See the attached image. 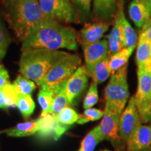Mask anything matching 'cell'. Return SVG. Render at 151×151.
Listing matches in <instances>:
<instances>
[{"label": "cell", "instance_id": "obj_35", "mask_svg": "<svg viewBox=\"0 0 151 151\" xmlns=\"http://www.w3.org/2000/svg\"><path fill=\"white\" fill-rule=\"evenodd\" d=\"M9 75L5 68L0 69V88L9 83Z\"/></svg>", "mask_w": 151, "mask_h": 151}, {"label": "cell", "instance_id": "obj_34", "mask_svg": "<svg viewBox=\"0 0 151 151\" xmlns=\"http://www.w3.org/2000/svg\"><path fill=\"white\" fill-rule=\"evenodd\" d=\"M139 39H144L151 42V20L144 25Z\"/></svg>", "mask_w": 151, "mask_h": 151}, {"label": "cell", "instance_id": "obj_7", "mask_svg": "<svg viewBox=\"0 0 151 151\" xmlns=\"http://www.w3.org/2000/svg\"><path fill=\"white\" fill-rule=\"evenodd\" d=\"M41 10L48 18L56 21L73 22L75 11L70 0H38Z\"/></svg>", "mask_w": 151, "mask_h": 151}, {"label": "cell", "instance_id": "obj_11", "mask_svg": "<svg viewBox=\"0 0 151 151\" xmlns=\"http://www.w3.org/2000/svg\"><path fill=\"white\" fill-rule=\"evenodd\" d=\"M37 120L39 125L37 134L42 139L52 138L57 141L69 128V126L60 123L54 115L50 113L40 116Z\"/></svg>", "mask_w": 151, "mask_h": 151}, {"label": "cell", "instance_id": "obj_16", "mask_svg": "<svg viewBox=\"0 0 151 151\" xmlns=\"http://www.w3.org/2000/svg\"><path fill=\"white\" fill-rule=\"evenodd\" d=\"M128 14L138 29H141L151 20L148 8L142 0H132L128 7Z\"/></svg>", "mask_w": 151, "mask_h": 151}, {"label": "cell", "instance_id": "obj_2", "mask_svg": "<svg viewBox=\"0 0 151 151\" xmlns=\"http://www.w3.org/2000/svg\"><path fill=\"white\" fill-rule=\"evenodd\" d=\"M3 9L9 27L22 42L37 24L50 19L38 0H4Z\"/></svg>", "mask_w": 151, "mask_h": 151}, {"label": "cell", "instance_id": "obj_41", "mask_svg": "<svg viewBox=\"0 0 151 151\" xmlns=\"http://www.w3.org/2000/svg\"><path fill=\"white\" fill-rule=\"evenodd\" d=\"M143 151H149L148 150H143Z\"/></svg>", "mask_w": 151, "mask_h": 151}, {"label": "cell", "instance_id": "obj_1", "mask_svg": "<svg viewBox=\"0 0 151 151\" xmlns=\"http://www.w3.org/2000/svg\"><path fill=\"white\" fill-rule=\"evenodd\" d=\"M78 47L76 35L71 28L58 21L48 19L37 24L22 41V50L44 48L51 50L68 49L76 50Z\"/></svg>", "mask_w": 151, "mask_h": 151}, {"label": "cell", "instance_id": "obj_22", "mask_svg": "<svg viewBox=\"0 0 151 151\" xmlns=\"http://www.w3.org/2000/svg\"><path fill=\"white\" fill-rule=\"evenodd\" d=\"M104 140L100 133L98 125L88 133L81 142L78 151H94L98 143Z\"/></svg>", "mask_w": 151, "mask_h": 151}, {"label": "cell", "instance_id": "obj_3", "mask_svg": "<svg viewBox=\"0 0 151 151\" xmlns=\"http://www.w3.org/2000/svg\"><path fill=\"white\" fill-rule=\"evenodd\" d=\"M62 52L44 48L24 49L19 62V71L22 76L35 81L39 86Z\"/></svg>", "mask_w": 151, "mask_h": 151}, {"label": "cell", "instance_id": "obj_17", "mask_svg": "<svg viewBox=\"0 0 151 151\" xmlns=\"http://www.w3.org/2000/svg\"><path fill=\"white\" fill-rule=\"evenodd\" d=\"M117 9V0H93V14L97 21L111 20L116 16Z\"/></svg>", "mask_w": 151, "mask_h": 151}, {"label": "cell", "instance_id": "obj_13", "mask_svg": "<svg viewBox=\"0 0 151 151\" xmlns=\"http://www.w3.org/2000/svg\"><path fill=\"white\" fill-rule=\"evenodd\" d=\"M122 5H123L122 1H120V3H118V9H117L116 16H115L113 29L107 37L109 43V58L125 48L121 21L122 14L123 13Z\"/></svg>", "mask_w": 151, "mask_h": 151}, {"label": "cell", "instance_id": "obj_19", "mask_svg": "<svg viewBox=\"0 0 151 151\" xmlns=\"http://www.w3.org/2000/svg\"><path fill=\"white\" fill-rule=\"evenodd\" d=\"M39 131L37 120L28 121L24 123L17 124L16 127L0 131V133H4L9 137H23L35 135Z\"/></svg>", "mask_w": 151, "mask_h": 151}, {"label": "cell", "instance_id": "obj_4", "mask_svg": "<svg viewBox=\"0 0 151 151\" xmlns=\"http://www.w3.org/2000/svg\"><path fill=\"white\" fill-rule=\"evenodd\" d=\"M81 64V58L78 55L63 51L43 77L39 86L48 88L55 94L65 88L67 81L80 67Z\"/></svg>", "mask_w": 151, "mask_h": 151}, {"label": "cell", "instance_id": "obj_31", "mask_svg": "<svg viewBox=\"0 0 151 151\" xmlns=\"http://www.w3.org/2000/svg\"><path fill=\"white\" fill-rule=\"evenodd\" d=\"M11 39L8 32L0 20V59H2L6 53L7 48L10 44Z\"/></svg>", "mask_w": 151, "mask_h": 151}, {"label": "cell", "instance_id": "obj_14", "mask_svg": "<svg viewBox=\"0 0 151 151\" xmlns=\"http://www.w3.org/2000/svg\"><path fill=\"white\" fill-rule=\"evenodd\" d=\"M110 27L108 22L97 21L87 24L84 26L77 36V41L83 47L92 44L99 41Z\"/></svg>", "mask_w": 151, "mask_h": 151}, {"label": "cell", "instance_id": "obj_38", "mask_svg": "<svg viewBox=\"0 0 151 151\" xmlns=\"http://www.w3.org/2000/svg\"><path fill=\"white\" fill-rule=\"evenodd\" d=\"M148 120H149V122L151 121V91H150V109H149Z\"/></svg>", "mask_w": 151, "mask_h": 151}, {"label": "cell", "instance_id": "obj_10", "mask_svg": "<svg viewBox=\"0 0 151 151\" xmlns=\"http://www.w3.org/2000/svg\"><path fill=\"white\" fill-rule=\"evenodd\" d=\"M88 75L86 67H79L66 83L65 92L69 104H72L85 91L88 84Z\"/></svg>", "mask_w": 151, "mask_h": 151}, {"label": "cell", "instance_id": "obj_32", "mask_svg": "<svg viewBox=\"0 0 151 151\" xmlns=\"http://www.w3.org/2000/svg\"><path fill=\"white\" fill-rule=\"evenodd\" d=\"M3 90L6 98V108L16 106L18 94L16 92L13 84H11L9 83L3 87Z\"/></svg>", "mask_w": 151, "mask_h": 151}, {"label": "cell", "instance_id": "obj_33", "mask_svg": "<svg viewBox=\"0 0 151 151\" xmlns=\"http://www.w3.org/2000/svg\"><path fill=\"white\" fill-rule=\"evenodd\" d=\"M72 1L83 16L86 17L90 16L92 0H72Z\"/></svg>", "mask_w": 151, "mask_h": 151}, {"label": "cell", "instance_id": "obj_8", "mask_svg": "<svg viewBox=\"0 0 151 151\" xmlns=\"http://www.w3.org/2000/svg\"><path fill=\"white\" fill-rule=\"evenodd\" d=\"M121 114L122 113L106 105L102 120L98 125L103 139L111 141L113 145H118V146L122 142L119 136Z\"/></svg>", "mask_w": 151, "mask_h": 151}, {"label": "cell", "instance_id": "obj_15", "mask_svg": "<svg viewBox=\"0 0 151 151\" xmlns=\"http://www.w3.org/2000/svg\"><path fill=\"white\" fill-rule=\"evenodd\" d=\"M128 151H143L151 147L150 126L139 124L132 132L126 143Z\"/></svg>", "mask_w": 151, "mask_h": 151}, {"label": "cell", "instance_id": "obj_39", "mask_svg": "<svg viewBox=\"0 0 151 151\" xmlns=\"http://www.w3.org/2000/svg\"><path fill=\"white\" fill-rule=\"evenodd\" d=\"M101 151H111V150H109V149H105V150H101Z\"/></svg>", "mask_w": 151, "mask_h": 151}, {"label": "cell", "instance_id": "obj_23", "mask_svg": "<svg viewBox=\"0 0 151 151\" xmlns=\"http://www.w3.org/2000/svg\"><path fill=\"white\" fill-rule=\"evenodd\" d=\"M16 106L25 120L32 114L35 108V102L29 94H18Z\"/></svg>", "mask_w": 151, "mask_h": 151}, {"label": "cell", "instance_id": "obj_24", "mask_svg": "<svg viewBox=\"0 0 151 151\" xmlns=\"http://www.w3.org/2000/svg\"><path fill=\"white\" fill-rule=\"evenodd\" d=\"M54 96L55 94L50 90L46 88H41L38 94V101L42 110L41 116H44L50 113Z\"/></svg>", "mask_w": 151, "mask_h": 151}, {"label": "cell", "instance_id": "obj_18", "mask_svg": "<svg viewBox=\"0 0 151 151\" xmlns=\"http://www.w3.org/2000/svg\"><path fill=\"white\" fill-rule=\"evenodd\" d=\"M136 63L137 69H144L151 72V42L144 39H139L137 52Z\"/></svg>", "mask_w": 151, "mask_h": 151}, {"label": "cell", "instance_id": "obj_27", "mask_svg": "<svg viewBox=\"0 0 151 151\" xmlns=\"http://www.w3.org/2000/svg\"><path fill=\"white\" fill-rule=\"evenodd\" d=\"M70 104L68 101L67 96L65 94V88H62L59 92L55 94L53 101L50 111V114L57 116L58 114L63 111L68 105Z\"/></svg>", "mask_w": 151, "mask_h": 151}, {"label": "cell", "instance_id": "obj_5", "mask_svg": "<svg viewBox=\"0 0 151 151\" xmlns=\"http://www.w3.org/2000/svg\"><path fill=\"white\" fill-rule=\"evenodd\" d=\"M127 65L111 74L104 90L106 105L120 113H122L129 99Z\"/></svg>", "mask_w": 151, "mask_h": 151}, {"label": "cell", "instance_id": "obj_6", "mask_svg": "<svg viewBox=\"0 0 151 151\" xmlns=\"http://www.w3.org/2000/svg\"><path fill=\"white\" fill-rule=\"evenodd\" d=\"M138 86L134 96L141 121L143 123L149 122L148 115L150 103L151 72L144 69H137Z\"/></svg>", "mask_w": 151, "mask_h": 151}, {"label": "cell", "instance_id": "obj_26", "mask_svg": "<svg viewBox=\"0 0 151 151\" xmlns=\"http://www.w3.org/2000/svg\"><path fill=\"white\" fill-rule=\"evenodd\" d=\"M13 86L18 94L31 95L32 92L36 89V85L35 83L22 75L18 76L17 77V78L13 83Z\"/></svg>", "mask_w": 151, "mask_h": 151}, {"label": "cell", "instance_id": "obj_9", "mask_svg": "<svg viewBox=\"0 0 151 151\" xmlns=\"http://www.w3.org/2000/svg\"><path fill=\"white\" fill-rule=\"evenodd\" d=\"M141 124L140 116L136 105L134 96H132L129 98V102L120 116L119 136L122 142L127 143L132 132Z\"/></svg>", "mask_w": 151, "mask_h": 151}, {"label": "cell", "instance_id": "obj_40", "mask_svg": "<svg viewBox=\"0 0 151 151\" xmlns=\"http://www.w3.org/2000/svg\"><path fill=\"white\" fill-rule=\"evenodd\" d=\"M149 150V151H151V148H150V149H149V150Z\"/></svg>", "mask_w": 151, "mask_h": 151}, {"label": "cell", "instance_id": "obj_21", "mask_svg": "<svg viewBox=\"0 0 151 151\" xmlns=\"http://www.w3.org/2000/svg\"><path fill=\"white\" fill-rule=\"evenodd\" d=\"M109 59L110 58L107 57L94 65L90 76L92 77V81L97 85L103 83L111 75L109 68Z\"/></svg>", "mask_w": 151, "mask_h": 151}, {"label": "cell", "instance_id": "obj_12", "mask_svg": "<svg viewBox=\"0 0 151 151\" xmlns=\"http://www.w3.org/2000/svg\"><path fill=\"white\" fill-rule=\"evenodd\" d=\"M83 48L85 67L90 76L94 65L101 60L109 57V43L106 39L86 46Z\"/></svg>", "mask_w": 151, "mask_h": 151}, {"label": "cell", "instance_id": "obj_37", "mask_svg": "<svg viewBox=\"0 0 151 151\" xmlns=\"http://www.w3.org/2000/svg\"><path fill=\"white\" fill-rule=\"evenodd\" d=\"M143 2L145 4L146 7L148 8V10L149 11V14L151 18V0H142Z\"/></svg>", "mask_w": 151, "mask_h": 151}, {"label": "cell", "instance_id": "obj_42", "mask_svg": "<svg viewBox=\"0 0 151 151\" xmlns=\"http://www.w3.org/2000/svg\"><path fill=\"white\" fill-rule=\"evenodd\" d=\"M150 129H151V125H150ZM150 148H151V147H150Z\"/></svg>", "mask_w": 151, "mask_h": 151}, {"label": "cell", "instance_id": "obj_36", "mask_svg": "<svg viewBox=\"0 0 151 151\" xmlns=\"http://www.w3.org/2000/svg\"><path fill=\"white\" fill-rule=\"evenodd\" d=\"M0 108L6 109V98L3 88H0Z\"/></svg>", "mask_w": 151, "mask_h": 151}, {"label": "cell", "instance_id": "obj_30", "mask_svg": "<svg viewBox=\"0 0 151 151\" xmlns=\"http://www.w3.org/2000/svg\"><path fill=\"white\" fill-rule=\"evenodd\" d=\"M99 101V94H98L97 84L92 82L90 84L89 90L87 92L83 101V108L85 109L92 108Z\"/></svg>", "mask_w": 151, "mask_h": 151}, {"label": "cell", "instance_id": "obj_25", "mask_svg": "<svg viewBox=\"0 0 151 151\" xmlns=\"http://www.w3.org/2000/svg\"><path fill=\"white\" fill-rule=\"evenodd\" d=\"M121 21L122 31H123L124 46H125V48L135 47L137 40V34H136L133 27H132L131 24L126 19L125 16H124V12L122 14Z\"/></svg>", "mask_w": 151, "mask_h": 151}, {"label": "cell", "instance_id": "obj_20", "mask_svg": "<svg viewBox=\"0 0 151 151\" xmlns=\"http://www.w3.org/2000/svg\"><path fill=\"white\" fill-rule=\"evenodd\" d=\"M134 48L135 47L124 48L110 57L109 68H110L111 74L121 69L124 66L128 65V61Z\"/></svg>", "mask_w": 151, "mask_h": 151}, {"label": "cell", "instance_id": "obj_28", "mask_svg": "<svg viewBox=\"0 0 151 151\" xmlns=\"http://www.w3.org/2000/svg\"><path fill=\"white\" fill-rule=\"evenodd\" d=\"M55 116L60 123L69 127H70L75 122H77L80 118V115L78 114L74 109L69 106L66 107L59 114Z\"/></svg>", "mask_w": 151, "mask_h": 151}, {"label": "cell", "instance_id": "obj_29", "mask_svg": "<svg viewBox=\"0 0 151 151\" xmlns=\"http://www.w3.org/2000/svg\"><path fill=\"white\" fill-rule=\"evenodd\" d=\"M104 116V111L100 109L89 108L85 109V111L82 115H80V118L77 121V123L83 124L90 121H95L99 120Z\"/></svg>", "mask_w": 151, "mask_h": 151}]
</instances>
